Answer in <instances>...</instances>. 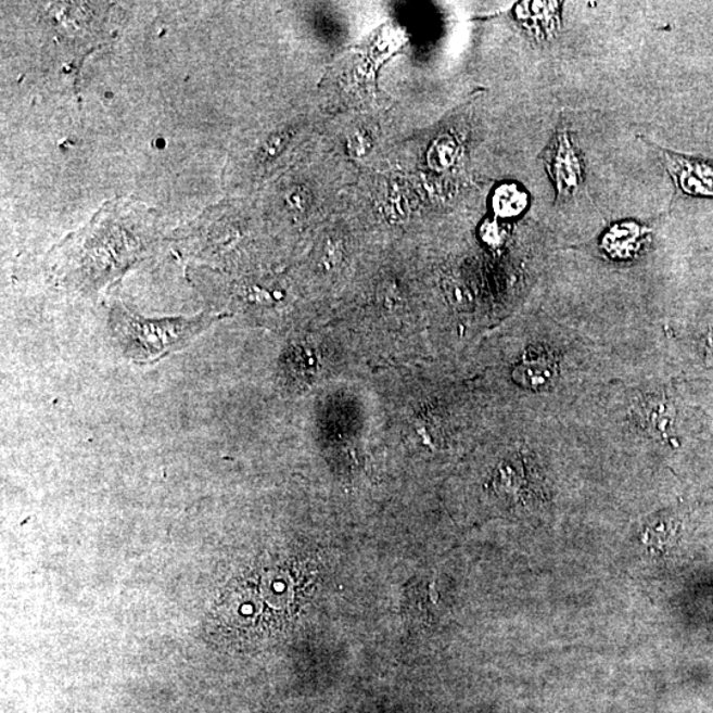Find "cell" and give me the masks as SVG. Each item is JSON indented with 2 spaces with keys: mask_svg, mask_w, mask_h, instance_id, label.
Segmentation results:
<instances>
[{
  "mask_svg": "<svg viewBox=\"0 0 713 713\" xmlns=\"http://www.w3.org/2000/svg\"><path fill=\"white\" fill-rule=\"evenodd\" d=\"M216 319L201 315L192 319L148 320L119 306L110 315V327L126 357L139 365H150L181 351Z\"/></svg>",
  "mask_w": 713,
  "mask_h": 713,
  "instance_id": "obj_1",
  "label": "cell"
},
{
  "mask_svg": "<svg viewBox=\"0 0 713 713\" xmlns=\"http://www.w3.org/2000/svg\"><path fill=\"white\" fill-rule=\"evenodd\" d=\"M540 158L557 192V200L566 201L574 198L584 184L585 163L582 151L564 122L555 129Z\"/></svg>",
  "mask_w": 713,
  "mask_h": 713,
  "instance_id": "obj_2",
  "label": "cell"
},
{
  "mask_svg": "<svg viewBox=\"0 0 713 713\" xmlns=\"http://www.w3.org/2000/svg\"><path fill=\"white\" fill-rule=\"evenodd\" d=\"M660 152L675 186L687 196L713 199V162L663 150Z\"/></svg>",
  "mask_w": 713,
  "mask_h": 713,
  "instance_id": "obj_3",
  "label": "cell"
},
{
  "mask_svg": "<svg viewBox=\"0 0 713 713\" xmlns=\"http://www.w3.org/2000/svg\"><path fill=\"white\" fill-rule=\"evenodd\" d=\"M560 2H523L517 5L515 16L536 41H551L562 29Z\"/></svg>",
  "mask_w": 713,
  "mask_h": 713,
  "instance_id": "obj_4",
  "label": "cell"
},
{
  "mask_svg": "<svg viewBox=\"0 0 713 713\" xmlns=\"http://www.w3.org/2000/svg\"><path fill=\"white\" fill-rule=\"evenodd\" d=\"M650 230L636 221H620L611 225L602 235L600 247L609 258L631 260L637 257L648 242Z\"/></svg>",
  "mask_w": 713,
  "mask_h": 713,
  "instance_id": "obj_5",
  "label": "cell"
},
{
  "mask_svg": "<svg viewBox=\"0 0 713 713\" xmlns=\"http://www.w3.org/2000/svg\"><path fill=\"white\" fill-rule=\"evenodd\" d=\"M558 375V359L545 349H529L513 370L517 385L530 390L550 387Z\"/></svg>",
  "mask_w": 713,
  "mask_h": 713,
  "instance_id": "obj_6",
  "label": "cell"
},
{
  "mask_svg": "<svg viewBox=\"0 0 713 713\" xmlns=\"http://www.w3.org/2000/svg\"><path fill=\"white\" fill-rule=\"evenodd\" d=\"M639 416L642 418L646 431L663 437H667L669 432L673 431L674 410L666 399L654 396V398L644 400L639 408Z\"/></svg>",
  "mask_w": 713,
  "mask_h": 713,
  "instance_id": "obj_7",
  "label": "cell"
},
{
  "mask_svg": "<svg viewBox=\"0 0 713 713\" xmlns=\"http://www.w3.org/2000/svg\"><path fill=\"white\" fill-rule=\"evenodd\" d=\"M529 208V193L517 184H504L493 194V209L499 217L522 215Z\"/></svg>",
  "mask_w": 713,
  "mask_h": 713,
  "instance_id": "obj_8",
  "label": "cell"
},
{
  "mask_svg": "<svg viewBox=\"0 0 713 713\" xmlns=\"http://www.w3.org/2000/svg\"><path fill=\"white\" fill-rule=\"evenodd\" d=\"M374 139L368 130H357L347 139V151L356 157L367 155L373 148Z\"/></svg>",
  "mask_w": 713,
  "mask_h": 713,
  "instance_id": "obj_9",
  "label": "cell"
},
{
  "mask_svg": "<svg viewBox=\"0 0 713 713\" xmlns=\"http://www.w3.org/2000/svg\"><path fill=\"white\" fill-rule=\"evenodd\" d=\"M704 351L706 362L713 364V329H710V332L706 333L704 339Z\"/></svg>",
  "mask_w": 713,
  "mask_h": 713,
  "instance_id": "obj_10",
  "label": "cell"
},
{
  "mask_svg": "<svg viewBox=\"0 0 713 713\" xmlns=\"http://www.w3.org/2000/svg\"><path fill=\"white\" fill-rule=\"evenodd\" d=\"M430 597L432 602H434L435 606L438 604V594L437 590L435 589V582L430 584Z\"/></svg>",
  "mask_w": 713,
  "mask_h": 713,
  "instance_id": "obj_11",
  "label": "cell"
}]
</instances>
